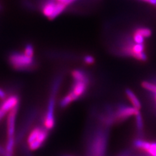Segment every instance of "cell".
<instances>
[{
	"label": "cell",
	"instance_id": "cell-14",
	"mask_svg": "<svg viewBox=\"0 0 156 156\" xmlns=\"http://www.w3.org/2000/svg\"><path fill=\"white\" fill-rule=\"evenodd\" d=\"M72 101H74V100H73L72 96L69 94H68L66 95L61 100V101H60V106L61 107H62V108H64V107H66L68 105L70 104Z\"/></svg>",
	"mask_w": 156,
	"mask_h": 156
},
{
	"label": "cell",
	"instance_id": "cell-22",
	"mask_svg": "<svg viewBox=\"0 0 156 156\" xmlns=\"http://www.w3.org/2000/svg\"><path fill=\"white\" fill-rule=\"evenodd\" d=\"M57 2H59L62 3H65L66 5H68V4L70 3V0H55Z\"/></svg>",
	"mask_w": 156,
	"mask_h": 156
},
{
	"label": "cell",
	"instance_id": "cell-24",
	"mask_svg": "<svg viewBox=\"0 0 156 156\" xmlns=\"http://www.w3.org/2000/svg\"><path fill=\"white\" fill-rule=\"evenodd\" d=\"M6 115H5L3 113H2V112L1 111V110H0V121L2 120L3 119V118Z\"/></svg>",
	"mask_w": 156,
	"mask_h": 156
},
{
	"label": "cell",
	"instance_id": "cell-23",
	"mask_svg": "<svg viewBox=\"0 0 156 156\" xmlns=\"http://www.w3.org/2000/svg\"><path fill=\"white\" fill-rule=\"evenodd\" d=\"M144 1L152 4L153 5H156V0H144Z\"/></svg>",
	"mask_w": 156,
	"mask_h": 156
},
{
	"label": "cell",
	"instance_id": "cell-13",
	"mask_svg": "<svg viewBox=\"0 0 156 156\" xmlns=\"http://www.w3.org/2000/svg\"><path fill=\"white\" fill-rule=\"evenodd\" d=\"M142 86L144 89L149 91L150 93H155V92H156V84L155 83H152L146 81L143 82Z\"/></svg>",
	"mask_w": 156,
	"mask_h": 156
},
{
	"label": "cell",
	"instance_id": "cell-1",
	"mask_svg": "<svg viewBox=\"0 0 156 156\" xmlns=\"http://www.w3.org/2000/svg\"><path fill=\"white\" fill-rule=\"evenodd\" d=\"M108 133L106 130L98 129L94 133L88 147L89 156H105Z\"/></svg>",
	"mask_w": 156,
	"mask_h": 156
},
{
	"label": "cell",
	"instance_id": "cell-18",
	"mask_svg": "<svg viewBox=\"0 0 156 156\" xmlns=\"http://www.w3.org/2000/svg\"><path fill=\"white\" fill-rule=\"evenodd\" d=\"M133 40L136 44H143L144 41V37L138 32L135 31L133 35Z\"/></svg>",
	"mask_w": 156,
	"mask_h": 156
},
{
	"label": "cell",
	"instance_id": "cell-2",
	"mask_svg": "<svg viewBox=\"0 0 156 156\" xmlns=\"http://www.w3.org/2000/svg\"><path fill=\"white\" fill-rule=\"evenodd\" d=\"M48 136V130L44 127L37 126L32 129L27 138V146L29 150L40 148L45 143Z\"/></svg>",
	"mask_w": 156,
	"mask_h": 156
},
{
	"label": "cell",
	"instance_id": "cell-19",
	"mask_svg": "<svg viewBox=\"0 0 156 156\" xmlns=\"http://www.w3.org/2000/svg\"><path fill=\"white\" fill-rule=\"evenodd\" d=\"M84 61L88 65H90L94 63V57L91 55H86L84 58Z\"/></svg>",
	"mask_w": 156,
	"mask_h": 156
},
{
	"label": "cell",
	"instance_id": "cell-12",
	"mask_svg": "<svg viewBox=\"0 0 156 156\" xmlns=\"http://www.w3.org/2000/svg\"><path fill=\"white\" fill-rule=\"evenodd\" d=\"M72 77H74V79L76 81H89V79L87 77L86 74L80 70H75L72 72Z\"/></svg>",
	"mask_w": 156,
	"mask_h": 156
},
{
	"label": "cell",
	"instance_id": "cell-7",
	"mask_svg": "<svg viewBox=\"0 0 156 156\" xmlns=\"http://www.w3.org/2000/svg\"><path fill=\"white\" fill-rule=\"evenodd\" d=\"M20 98L17 94H11L7 96L5 99L3 100L2 105H0V110L5 115H7L12 109L19 106Z\"/></svg>",
	"mask_w": 156,
	"mask_h": 156
},
{
	"label": "cell",
	"instance_id": "cell-20",
	"mask_svg": "<svg viewBox=\"0 0 156 156\" xmlns=\"http://www.w3.org/2000/svg\"><path fill=\"white\" fill-rule=\"evenodd\" d=\"M7 97V94L5 92V90H4L2 88H0V99L3 100L6 98Z\"/></svg>",
	"mask_w": 156,
	"mask_h": 156
},
{
	"label": "cell",
	"instance_id": "cell-9",
	"mask_svg": "<svg viewBox=\"0 0 156 156\" xmlns=\"http://www.w3.org/2000/svg\"><path fill=\"white\" fill-rule=\"evenodd\" d=\"M88 84H89V81H75L72 89L69 93V94L72 96L73 100L75 101L78 100L85 94L87 89Z\"/></svg>",
	"mask_w": 156,
	"mask_h": 156
},
{
	"label": "cell",
	"instance_id": "cell-17",
	"mask_svg": "<svg viewBox=\"0 0 156 156\" xmlns=\"http://www.w3.org/2000/svg\"><path fill=\"white\" fill-rule=\"evenodd\" d=\"M24 53L30 57H33L34 55V48L31 44H27L24 49Z\"/></svg>",
	"mask_w": 156,
	"mask_h": 156
},
{
	"label": "cell",
	"instance_id": "cell-10",
	"mask_svg": "<svg viewBox=\"0 0 156 156\" xmlns=\"http://www.w3.org/2000/svg\"><path fill=\"white\" fill-rule=\"evenodd\" d=\"M35 113H31L29 114L27 119L24 122L23 126H22L21 129L19 130L18 133L17 135V141H20L21 139L23 138V136H25L26 131L29 129V127L31 126V124H32V122L34 120V116H35Z\"/></svg>",
	"mask_w": 156,
	"mask_h": 156
},
{
	"label": "cell",
	"instance_id": "cell-5",
	"mask_svg": "<svg viewBox=\"0 0 156 156\" xmlns=\"http://www.w3.org/2000/svg\"><path fill=\"white\" fill-rule=\"evenodd\" d=\"M66 7V5L65 3H55L52 0H49L42 6V11L44 15L52 20L59 15Z\"/></svg>",
	"mask_w": 156,
	"mask_h": 156
},
{
	"label": "cell",
	"instance_id": "cell-27",
	"mask_svg": "<svg viewBox=\"0 0 156 156\" xmlns=\"http://www.w3.org/2000/svg\"><path fill=\"white\" fill-rule=\"evenodd\" d=\"M28 156H30V155H28Z\"/></svg>",
	"mask_w": 156,
	"mask_h": 156
},
{
	"label": "cell",
	"instance_id": "cell-21",
	"mask_svg": "<svg viewBox=\"0 0 156 156\" xmlns=\"http://www.w3.org/2000/svg\"><path fill=\"white\" fill-rule=\"evenodd\" d=\"M6 155V151L5 147H3L0 144V156H5Z\"/></svg>",
	"mask_w": 156,
	"mask_h": 156
},
{
	"label": "cell",
	"instance_id": "cell-15",
	"mask_svg": "<svg viewBox=\"0 0 156 156\" xmlns=\"http://www.w3.org/2000/svg\"><path fill=\"white\" fill-rule=\"evenodd\" d=\"M135 118H136V128H137L138 131L139 132L143 131V119H142V116H141V114L139 112V113L135 115Z\"/></svg>",
	"mask_w": 156,
	"mask_h": 156
},
{
	"label": "cell",
	"instance_id": "cell-8",
	"mask_svg": "<svg viewBox=\"0 0 156 156\" xmlns=\"http://www.w3.org/2000/svg\"><path fill=\"white\" fill-rule=\"evenodd\" d=\"M134 145L136 148L147 153L149 156H156V142L136 139L135 140Z\"/></svg>",
	"mask_w": 156,
	"mask_h": 156
},
{
	"label": "cell",
	"instance_id": "cell-26",
	"mask_svg": "<svg viewBox=\"0 0 156 156\" xmlns=\"http://www.w3.org/2000/svg\"><path fill=\"white\" fill-rule=\"evenodd\" d=\"M65 156H70V155H65Z\"/></svg>",
	"mask_w": 156,
	"mask_h": 156
},
{
	"label": "cell",
	"instance_id": "cell-3",
	"mask_svg": "<svg viewBox=\"0 0 156 156\" xmlns=\"http://www.w3.org/2000/svg\"><path fill=\"white\" fill-rule=\"evenodd\" d=\"M60 78H57L53 85L52 92L51 97L48 102V105L46 113L43 119L44 127L48 131L51 130L55 126V117H54V109L55 104V96L57 92L58 86L60 85Z\"/></svg>",
	"mask_w": 156,
	"mask_h": 156
},
{
	"label": "cell",
	"instance_id": "cell-25",
	"mask_svg": "<svg viewBox=\"0 0 156 156\" xmlns=\"http://www.w3.org/2000/svg\"><path fill=\"white\" fill-rule=\"evenodd\" d=\"M151 94H152V97L154 98V100L155 107L156 108V92H155V93H151Z\"/></svg>",
	"mask_w": 156,
	"mask_h": 156
},
{
	"label": "cell",
	"instance_id": "cell-4",
	"mask_svg": "<svg viewBox=\"0 0 156 156\" xmlns=\"http://www.w3.org/2000/svg\"><path fill=\"white\" fill-rule=\"evenodd\" d=\"M9 62L16 70H24L31 68L33 64V57H28L25 53L14 52L10 55Z\"/></svg>",
	"mask_w": 156,
	"mask_h": 156
},
{
	"label": "cell",
	"instance_id": "cell-11",
	"mask_svg": "<svg viewBox=\"0 0 156 156\" xmlns=\"http://www.w3.org/2000/svg\"><path fill=\"white\" fill-rule=\"evenodd\" d=\"M126 94L127 96H128V99L130 101L131 104H132L133 107H135L136 109L140 110L141 108V104L140 101L139 100L138 98L136 97V95L133 93V92L131 91L130 89H126Z\"/></svg>",
	"mask_w": 156,
	"mask_h": 156
},
{
	"label": "cell",
	"instance_id": "cell-6",
	"mask_svg": "<svg viewBox=\"0 0 156 156\" xmlns=\"http://www.w3.org/2000/svg\"><path fill=\"white\" fill-rule=\"evenodd\" d=\"M140 112L134 107H130L126 105H120L116 113H115V120L117 121H122L128 119L129 117L135 116Z\"/></svg>",
	"mask_w": 156,
	"mask_h": 156
},
{
	"label": "cell",
	"instance_id": "cell-16",
	"mask_svg": "<svg viewBox=\"0 0 156 156\" xmlns=\"http://www.w3.org/2000/svg\"><path fill=\"white\" fill-rule=\"evenodd\" d=\"M135 31L140 33V35H142L144 38L149 37L151 36V35H152V31H151L150 29H149L148 28H144V27L139 28L136 29Z\"/></svg>",
	"mask_w": 156,
	"mask_h": 156
}]
</instances>
